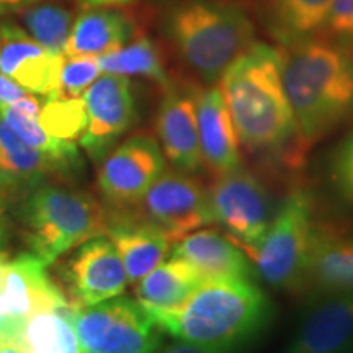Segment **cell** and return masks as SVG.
I'll return each instance as SVG.
<instances>
[{"label": "cell", "mask_w": 353, "mask_h": 353, "mask_svg": "<svg viewBox=\"0 0 353 353\" xmlns=\"http://www.w3.org/2000/svg\"><path fill=\"white\" fill-rule=\"evenodd\" d=\"M319 234L312 196L291 190L252 255L257 275L273 288L298 291Z\"/></svg>", "instance_id": "8992f818"}, {"label": "cell", "mask_w": 353, "mask_h": 353, "mask_svg": "<svg viewBox=\"0 0 353 353\" xmlns=\"http://www.w3.org/2000/svg\"><path fill=\"white\" fill-rule=\"evenodd\" d=\"M196 100V88L170 83L156 118L157 143L165 161L175 170L188 174H195L203 165Z\"/></svg>", "instance_id": "4fadbf2b"}, {"label": "cell", "mask_w": 353, "mask_h": 353, "mask_svg": "<svg viewBox=\"0 0 353 353\" xmlns=\"http://www.w3.org/2000/svg\"><path fill=\"white\" fill-rule=\"evenodd\" d=\"M170 255L192 265L205 281L255 280V265L228 237L214 229H198L176 241Z\"/></svg>", "instance_id": "ac0fdd59"}, {"label": "cell", "mask_w": 353, "mask_h": 353, "mask_svg": "<svg viewBox=\"0 0 353 353\" xmlns=\"http://www.w3.org/2000/svg\"><path fill=\"white\" fill-rule=\"evenodd\" d=\"M0 118L32 148L72 167V169L81 164L76 144L48 134L39 125L37 114L25 112L15 105H0Z\"/></svg>", "instance_id": "4316f807"}, {"label": "cell", "mask_w": 353, "mask_h": 353, "mask_svg": "<svg viewBox=\"0 0 353 353\" xmlns=\"http://www.w3.org/2000/svg\"><path fill=\"white\" fill-rule=\"evenodd\" d=\"M196 110L203 165L216 175L242 167V145L221 88L198 90Z\"/></svg>", "instance_id": "e0dca14e"}, {"label": "cell", "mask_w": 353, "mask_h": 353, "mask_svg": "<svg viewBox=\"0 0 353 353\" xmlns=\"http://www.w3.org/2000/svg\"><path fill=\"white\" fill-rule=\"evenodd\" d=\"M30 94L19 83L13 82L10 77L0 72V105H15L17 101L23 100Z\"/></svg>", "instance_id": "836d02e7"}, {"label": "cell", "mask_w": 353, "mask_h": 353, "mask_svg": "<svg viewBox=\"0 0 353 353\" xmlns=\"http://www.w3.org/2000/svg\"><path fill=\"white\" fill-rule=\"evenodd\" d=\"M281 353H353V293L312 298Z\"/></svg>", "instance_id": "5bb4252c"}, {"label": "cell", "mask_w": 353, "mask_h": 353, "mask_svg": "<svg viewBox=\"0 0 353 353\" xmlns=\"http://www.w3.org/2000/svg\"><path fill=\"white\" fill-rule=\"evenodd\" d=\"M0 353H23L19 348L13 345L12 342H8L7 339H0Z\"/></svg>", "instance_id": "74e56055"}, {"label": "cell", "mask_w": 353, "mask_h": 353, "mask_svg": "<svg viewBox=\"0 0 353 353\" xmlns=\"http://www.w3.org/2000/svg\"><path fill=\"white\" fill-rule=\"evenodd\" d=\"M7 260V252L6 249H3V237H2V232H0V263L6 262Z\"/></svg>", "instance_id": "f35d334b"}, {"label": "cell", "mask_w": 353, "mask_h": 353, "mask_svg": "<svg viewBox=\"0 0 353 353\" xmlns=\"http://www.w3.org/2000/svg\"><path fill=\"white\" fill-rule=\"evenodd\" d=\"M107 237L117 247L132 285L152 272L170 254L172 241L161 229L128 213L112 218Z\"/></svg>", "instance_id": "d6986e66"}, {"label": "cell", "mask_w": 353, "mask_h": 353, "mask_svg": "<svg viewBox=\"0 0 353 353\" xmlns=\"http://www.w3.org/2000/svg\"><path fill=\"white\" fill-rule=\"evenodd\" d=\"M156 353H239L236 348H214V347H205L198 345V343H192L187 341H179L169 343V345H161Z\"/></svg>", "instance_id": "d6a6232c"}, {"label": "cell", "mask_w": 353, "mask_h": 353, "mask_svg": "<svg viewBox=\"0 0 353 353\" xmlns=\"http://www.w3.org/2000/svg\"><path fill=\"white\" fill-rule=\"evenodd\" d=\"M136 34V25L120 8L94 7L74 21L63 56L100 57L120 50Z\"/></svg>", "instance_id": "44dd1931"}, {"label": "cell", "mask_w": 353, "mask_h": 353, "mask_svg": "<svg viewBox=\"0 0 353 353\" xmlns=\"http://www.w3.org/2000/svg\"><path fill=\"white\" fill-rule=\"evenodd\" d=\"M64 56L52 54L25 30L2 21L0 72L23 87L28 94L54 99L61 94V69Z\"/></svg>", "instance_id": "9a60e30c"}, {"label": "cell", "mask_w": 353, "mask_h": 353, "mask_svg": "<svg viewBox=\"0 0 353 353\" xmlns=\"http://www.w3.org/2000/svg\"><path fill=\"white\" fill-rule=\"evenodd\" d=\"M162 30L176 54L206 87L255 43V26L231 0H175L162 13Z\"/></svg>", "instance_id": "277c9868"}, {"label": "cell", "mask_w": 353, "mask_h": 353, "mask_svg": "<svg viewBox=\"0 0 353 353\" xmlns=\"http://www.w3.org/2000/svg\"><path fill=\"white\" fill-rule=\"evenodd\" d=\"M99 59L92 56L64 57L61 69V94L65 99H81L88 87L100 77Z\"/></svg>", "instance_id": "f546056e"}, {"label": "cell", "mask_w": 353, "mask_h": 353, "mask_svg": "<svg viewBox=\"0 0 353 353\" xmlns=\"http://www.w3.org/2000/svg\"><path fill=\"white\" fill-rule=\"evenodd\" d=\"M82 99L87 110V130L81 144L99 162L138 120L136 99L128 77L114 74L97 79Z\"/></svg>", "instance_id": "8fae6325"}, {"label": "cell", "mask_w": 353, "mask_h": 353, "mask_svg": "<svg viewBox=\"0 0 353 353\" xmlns=\"http://www.w3.org/2000/svg\"><path fill=\"white\" fill-rule=\"evenodd\" d=\"M72 167L32 148L0 118V190H33Z\"/></svg>", "instance_id": "cb8c5ba5"}, {"label": "cell", "mask_w": 353, "mask_h": 353, "mask_svg": "<svg viewBox=\"0 0 353 353\" xmlns=\"http://www.w3.org/2000/svg\"><path fill=\"white\" fill-rule=\"evenodd\" d=\"M208 201L213 224L254 255L276 211L262 180L244 167L216 175L208 187Z\"/></svg>", "instance_id": "ba28073f"}, {"label": "cell", "mask_w": 353, "mask_h": 353, "mask_svg": "<svg viewBox=\"0 0 353 353\" xmlns=\"http://www.w3.org/2000/svg\"><path fill=\"white\" fill-rule=\"evenodd\" d=\"M72 311L59 307L33 312L6 339L23 353H85L74 327Z\"/></svg>", "instance_id": "603a6c76"}, {"label": "cell", "mask_w": 353, "mask_h": 353, "mask_svg": "<svg viewBox=\"0 0 353 353\" xmlns=\"http://www.w3.org/2000/svg\"><path fill=\"white\" fill-rule=\"evenodd\" d=\"M205 283V278L183 259L170 255L134 285L136 299L149 311L180 306Z\"/></svg>", "instance_id": "d4e9b609"}, {"label": "cell", "mask_w": 353, "mask_h": 353, "mask_svg": "<svg viewBox=\"0 0 353 353\" xmlns=\"http://www.w3.org/2000/svg\"><path fill=\"white\" fill-rule=\"evenodd\" d=\"M63 280L70 303L81 307L121 296L128 286V273L113 242L99 236L79 245L65 260Z\"/></svg>", "instance_id": "7c38bea8"}, {"label": "cell", "mask_w": 353, "mask_h": 353, "mask_svg": "<svg viewBox=\"0 0 353 353\" xmlns=\"http://www.w3.org/2000/svg\"><path fill=\"white\" fill-rule=\"evenodd\" d=\"M299 290L309 296L353 293V239L321 232Z\"/></svg>", "instance_id": "7402d4cb"}, {"label": "cell", "mask_w": 353, "mask_h": 353, "mask_svg": "<svg viewBox=\"0 0 353 353\" xmlns=\"http://www.w3.org/2000/svg\"><path fill=\"white\" fill-rule=\"evenodd\" d=\"M12 325L10 321L6 314V307H3V299H2V291H0V339H6L8 332H10Z\"/></svg>", "instance_id": "d590c367"}, {"label": "cell", "mask_w": 353, "mask_h": 353, "mask_svg": "<svg viewBox=\"0 0 353 353\" xmlns=\"http://www.w3.org/2000/svg\"><path fill=\"white\" fill-rule=\"evenodd\" d=\"M46 267L48 265L33 254L0 263V291L12 329L25 317L43 309H76L70 299L48 278Z\"/></svg>", "instance_id": "2e32d148"}, {"label": "cell", "mask_w": 353, "mask_h": 353, "mask_svg": "<svg viewBox=\"0 0 353 353\" xmlns=\"http://www.w3.org/2000/svg\"><path fill=\"white\" fill-rule=\"evenodd\" d=\"M136 218L161 229L172 242L203 226H211L208 188L188 172H164L136 203Z\"/></svg>", "instance_id": "9c48e42d"}, {"label": "cell", "mask_w": 353, "mask_h": 353, "mask_svg": "<svg viewBox=\"0 0 353 353\" xmlns=\"http://www.w3.org/2000/svg\"><path fill=\"white\" fill-rule=\"evenodd\" d=\"M21 20L38 44L52 54L63 56L65 44L72 32V15L54 3H34L20 12Z\"/></svg>", "instance_id": "83f0119b"}, {"label": "cell", "mask_w": 353, "mask_h": 353, "mask_svg": "<svg viewBox=\"0 0 353 353\" xmlns=\"http://www.w3.org/2000/svg\"><path fill=\"white\" fill-rule=\"evenodd\" d=\"M283 83L303 148L353 117V52L312 38L283 52Z\"/></svg>", "instance_id": "3957f363"}, {"label": "cell", "mask_w": 353, "mask_h": 353, "mask_svg": "<svg viewBox=\"0 0 353 353\" xmlns=\"http://www.w3.org/2000/svg\"><path fill=\"white\" fill-rule=\"evenodd\" d=\"M97 59L103 74L145 77L165 88L172 83L161 52L152 39L148 37H138L120 50L108 52Z\"/></svg>", "instance_id": "484cf974"}, {"label": "cell", "mask_w": 353, "mask_h": 353, "mask_svg": "<svg viewBox=\"0 0 353 353\" xmlns=\"http://www.w3.org/2000/svg\"><path fill=\"white\" fill-rule=\"evenodd\" d=\"M317 38L353 52V0H334Z\"/></svg>", "instance_id": "4dcf8cb0"}, {"label": "cell", "mask_w": 353, "mask_h": 353, "mask_svg": "<svg viewBox=\"0 0 353 353\" xmlns=\"http://www.w3.org/2000/svg\"><path fill=\"white\" fill-rule=\"evenodd\" d=\"M219 82L242 149L265 159L301 154L304 148L283 83V52L272 44L254 43Z\"/></svg>", "instance_id": "6da1fadb"}, {"label": "cell", "mask_w": 353, "mask_h": 353, "mask_svg": "<svg viewBox=\"0 0 353 353\" xmlns=\"http://www.w3.org/2000/svg\"><path fill=\"white\" fill-rule=\"evenodd\" d=\"M39 0H0V15L13 12H21L23 8L34 6Z\"/></svg>", "instance_id": "e575fe53"}, {"label": "cell", "mask_w": 353, "mask_h": 353, "mask_svg": "<svg viewBox=\"0 0 353 353\" xmlns=\"http://www.w3.org/2000/svg\"><path fill=\"white\" fill-rule=\"evenodd\" d=\"M334 0H259L257 17L268 37L290 50L317 38Z\"/></svg>", "instance_id": "ffe728a7"}, {"label": "cell", "mask_w": 353, "mask_h": 353, "mask_svg": "<svg viewBox=\"0 0 353 353\" xmlns=\"http://www.w3.org/2000/svg\"><path fill=\"white\" fill-rule=\"evenodd\" d=\"M330 175L339 193L353 205V132L334 152Z\"/></svg>", "instance_id": "1f68e13d"}, {"label": "cell", "mask_w": 353, "mask_h": 353, "mask_svg": "<svg viewBox=\"0 0 353 353\" xmlns=\"http://www.w3.org/2000/svg\"><path fill=\"white\" fill-rule=\"evenodd\" d=\"M0 43H2V21H0Z\"/></svg>", "instance_id": "ab89813d"}, {"label": "cell", "mask_w": 353, "mask_h": 353, "mask_svg": "<svg viewBox=\"0 0 353 353\" xmlns=\"http://www.w3.org/2000/svg\"><path fill=\"white\" fill-rule=\"evenodd\" d=\"M83 6L87 7H113V6H121V3H128L131 0H81Z\"/></svg>", "instance_id": "8d00e7d4"}, {"label": "cell", "mask_w": 353, "mask_h": 353, "mask_svg": "<svg viewBox=\"0 0 353 353\" xmlns=\"http://www.w3.org/2000/svg\"><path fill=\"white\" fill-rule=\"evenodd\" d=\"M164 172L165 157L157 139L136 134L103 157L97 185L107 203L130 210Z\"/></svg>", "instance_id": "30bf717a"}, {"label": "cell", "mask_w": 353, "mask_h": 353, "mask_svg": "<svg viewBox=\"0 0 353 353\" xmlns=\"http://www.w3.org/2000/svg\"><path fill=\"white\" fill-rule=\"evenodd\" d=\"M149 314L162 332L179 341L241 350L268 327L273 306L255 280H213L180 306Z\"/></svg>", "instance_id": "7a4b0ae2"}, {"label": "cell", "mask_w": 353, "mask_h": 353, "mask_svg": "<svg viewBox=\"0 0 353 353\" xmlns=\"http://www.w3.org/2000/svg\"><path fill=\"white\" fill-rule=\"evenodd\" d=\"M38 120L48 134L74 143L76 139H81L87 130L85 103L82 97L81 99H65V97L44 99Z\"/></svg>", "instance_id": "f1b7e54d"}, {"label": "cell", "mask_w": 353, "mask_h": 353, "mask_svg": "<svg viewBox=\"0 0 353 353\" xmlns=\"http://www.w3.org/2000/svg\"><path fill=\"white\" fill-rule=\"evenodd\" d=\"M21 219L32 254L50 265L83 242L107 236L112 214L82 190L38 185L26 196Z\"/></svg>", "instance_id": "5b68a950"}, {"label": "cell", "mask_w": 353, "mask_h": 353, "mask_svg": "<svg viewBox=\"0 0 353 353\" xmlns=\"http://www.w3.org/2000/svg\"><path fill=\"white\" fill-rule=\"evenodd\" d=\"M85 353H156L162 330L138 299L117 296L72 311Z\"/></svg>", "instance_id": "52a82bcc"}]
</instances>
